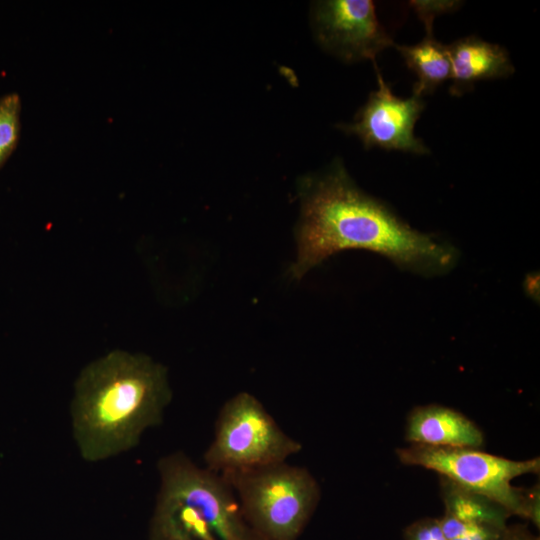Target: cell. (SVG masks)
Wrapping results in <instances>:
<instances>
[{
	"instance_id": "8fae6325",
	"label": "cell",
	"mask_w": 540,
	"mask_h": 540,
	"mask_svg": "<svg viewBox=\"0 0 540 540\" xmlns=\"http://www.w3.org/2000/svg\"><path fill=\"white\" fill-rule=\"evenodd\" d=\"M426 36L414 45H395L407 67L417 76L413 94L423 96L451 77L447 45L438 42L432 33V23L426 22Z\"/></svg>"
},
{
	"instance_id": "5bb4252c",
	"label": "cell",
	"mask_w": 540,
	"mask_h": 540,
	"mask_svg": "<svg viewBox=\"0 0 540 540\" xmlns=\"http://www.w3.org/2000/svg\"><path fill=\"white\" fill-rule=\"evenodd\" d=\"M439 519L447 540H500L508 526L461 520L447 513Z\"/></svg>"
},
{
	"instance_id": "7c38bea8",
	"label": "cell",
	"mask_w": 540,
	"mask_h": 540,
	"mask_svg": "<svg viewBox=\"0 0 540 540\" xmlns=\"http://www.w3.org/2000/svg\"><path fill=\"white\" fill-rule=\"evenodd\" d=\"M442 499L445 512L461 520L507 526L512 516L504 507L489 498L479 495L442 478Z\"/></svg>"
},
{
	"instance_id": "9a60e30c",
	"label": "cell",
	"mask_w": 540,
	"mask_h": 540,
	"mask_svg": "<svg viewBox=\"0 0 540 540\" xmlns=\"http://www.w3.org/2000/svg\"><path fill=\"white\" fill-rule=\"evenodd\" d=\"M404 540H447L439 518H422L408 525Z\"/></svg>"
},
{
	"instance_id": "52a82bcc",
	"label": "cell",
	"mask_w": 540,
	"mask_h": 540,
	"mask_svg": "<svg viewBox=\"0 0 540 540\" xmlns=\"http://www.w3.org/2000/svg\"><path fill=\"white\" fill-rule=\"evenodd\" d=\"M311 25L319 45L345 62H375L378 53L395 46L370 0L316 2Z\"/></svg>"
},
{
	"instance_id": "7a4b0ae2",
	"label": "cell",
	"mask_w": 540,
	"mask_h": 540,
	"mask_svg": "<svg viewBox=\"0 0 540 540\" xmlns=\"http://www.w3.org/2000/svg\"><path fill=\"white\" fill-rule=\"evenodd\" d=\"M172 400L167 369L144 354L115 350L80 373L71 404L81 457L98 462L136 447Z\"/></svg>"
},
{
	"instance_id": "3957f363",
	"label": "cell",
	"mask_w": 540,
	"mask_h": 540,
	"mask_svg": "<svg viewBox=\"0 0 540 540\" xmlns=\"http://www.w3.org/2000/svg\"><path fill=\"white\" fill-rule=\"evenodd\" d=\"M399 460L406 465L432 470L460 488L483 495L504 507L511 515L540 526L539 487L522 490L512 480L540 470L539 458L511 460L468 447H441L411 444L397 449Z\"/></svg>"
},
{
	"instance_id": "8992f818",
	"label": "cell",
	"mask_w": 540,
	"mask_h": 540,
	"mask_svg": "<svg viewBox=\"0 0 540 540\" xmlns=\"http://www.w3.org/2000/svg\"><path fill=\"white\" fill-rule=\"evenodd\" d=\"M160 491L191 504L218 540H261L249 527L229 483L196 465L183 452L163 456L157 464Z\"/></svg>"
},
{
	"instance_id": "5b68a950",
	"label": "cell",
	"mask_w": 540,
	"mask_h": 540,
	"mask_svg": "<svg viewBox=\"0 0 540 540\" xmlns=\"http://www.w3.org/2000/svg\"><path fill=\"white\" fill-rule=\"evenodd\" d=\"M301 448L255 396L240 392L221 408L204 462L218 474L240 472L285 462Z\"/></svg>"
},
{
	"instance_id": "277c9868",
	"label": "cell",
	"mask_w": 540,
	"mask_h": 540,
	"mask_svg": "<svg viewBox=\"0 0 540 540\" xmlns=\"http://www.w3.org/2000/svg\"><path fill=\"white\" fill-rule=\"evenodd\" d=\"M220 475L261 540H297L320 499V487L312 474L286 461Z\"/></svg>"
},
{
	"instance_id": "9c48e42d",
	"label": "cell",
	"mask_w": 540,
	"mask_h": 540,
	"mask_svg": "<svg viewBox=\"0 0 540 540\" xmlns=\"http://www.w3.org/2000/svg\"><path fill=\"white\" fill-rule=\"evenodd\" d=\"M411 444L479 448L484 436L479 427L462 413L441 405L415 408L406 425Z\"/></svg>"
},
{
	"instance_id": "6da1fadb",
	"label": "cell",
	"mask_w": 540,
	"mask_h": 540,
	"mask_svg": "<svg viewBox=\"0 0 540 540\" xmlns=\"http://www.w3.org/2000/svg\"><path fill=\"white\" fill-rule=\"evenodd\" d=\"M297 258L291 276L300 279L313 267L346 249H364L403 270L424 276L448 272L458 252L450 244L419 232L387 205L356 186L340 162L302 179Z\"/></svg>"
},
{
	"instance_id": "ba28073f",
	"label": "cell",
	"mask_w": 540,
	"mask_h": 540,
	"mask_svg": "<svg viewBox=\"0 0 540 540\" xmlns=\"http://www.w3.org/2000/svg\"><path fill=\"white\" fill-rule=\"evenodd\" d=\"M378 88L372 91L354 121L338 127L356 135L365 148L379 147L414 154L429 153L428 147L414 134L416 121L425 107L421 96L400 98L390 89L373 62Z\"/></svg>"
},
{
	"instance_id": "4fadbf2b",
	"label": "cell",
	"mask_w": 540,
	"mask_h": 540,
	"mask_svg": "<svg viewBox=\"0 0 540 540\" xmlns=\"http://www.w3.org/2000/svg\"><path fill=\"white\" fill-rule=\"evenodd\" d=\"M21 101L16 93L0 98V168L15 150L20 136Z\"/></svg>"
},
{
	"instance_id": "30bf717a",
	"label": "cell",
	"mask_w": 540,
	"mask_h": 540,
	"mask_svg": "<svg viewBox=\"0 0 540 540\" xmlns=\"http://www.w3.org/2000/svg\"><path fill=\"white\" fill-rule=\"evenodd\" d=\"M447 49L455 94L476 81L506 77L514 72L505 48L478 37L461 38L447 45Z\"/></svg>"
},
{
	"instance_id": "2e32d148",
	"label": "cell",
	"mask_w": 540,
	"mask_h": 540,
	"mask_svg": "<svg viewBox=\"0 0 540 540\" xmlns=\"http://www.w3.org/2000/svg\"><path fill=\"white\" fill-rule=\"evenodd\" d=\"M500 540H539L524 525L507 526Z\"/></svg>"
}]
</instances>
